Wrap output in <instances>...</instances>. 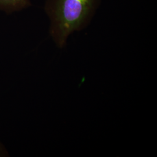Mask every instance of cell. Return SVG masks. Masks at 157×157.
I'll return each instance as SVG.
<instances>
[{"mask_svg":"<svg viewBox=\"0 0 157 157\" xmlns=\"http://www.w3.org/2000/svg\"><path fill=\"white\" fill-rule=\"evenodd\" d=\"M32 6L31 0H0V11L10 14Z\"/></svg>","mask_w":157,"mask_h":157,"instance_id":"cell-2","label":"cell"},{"mask_svg":"<svg viewBox=\"0 0 157 157\" xmlns=\"http://www.w3.org/2000/svg\"><path fill=\"white\" fill-rule=\"evenodd\" d=\"M6 155V151L0 146V157H4Z\"/></svg>","mask_w":157,"mask_h":157,"instance_id":"cell-3","label":"cell"},{"mask_svg":"<svg viewBox=\"0 0 157 157\" xmlns=\"http://www.w3.org/2000/svg\"><path fill=\"white\" fill-rule=\"evenodd\" d=\"M101 0H45L44 10L50 21L49 33L56 47L64 48L69 36L90 24Z\"/></svg>","mask_w":157,"mask_h":157,"instance_id":"cell-1","label":"cell"}]
</instances>
